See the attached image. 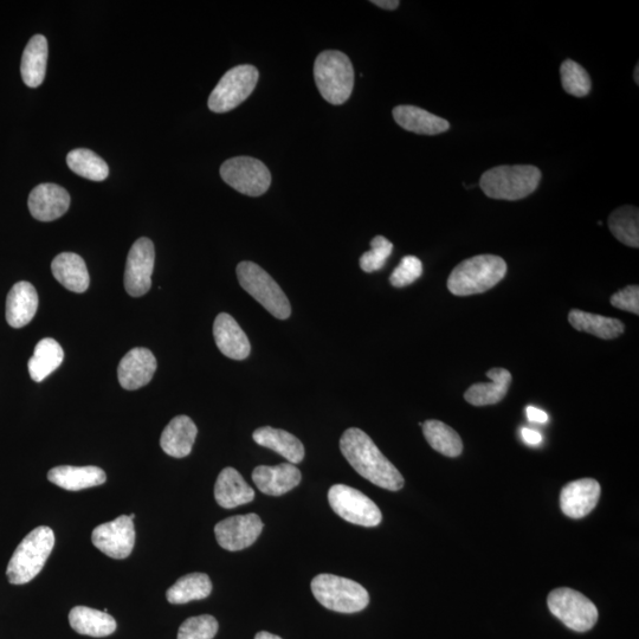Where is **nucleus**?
<instances>
[{
	"instance_id": "nucleus-1",
	"label": "nucleus",
	"mask_w": 639,
	"mask_h": 639,
	"mask_svg": "<svg viewBox=\"0 0 639 639\" xmlns=\"http://www.w3.org/2000/svg\"><path fill=\"white\" fill-rule=\"evenodd\" d=\"M340 449L353 469L367 481L391 492H398L404 487L402 474L363 430H346L341 436Z\"/></svg>"
},
{
	"instance_id": "nucleus-2",
	"label": "nucleus",
	"mask_w": 639,
	"mask_h": 639,
	"mask_svg": "<svg viewBox=\"0 0 639 639\" xmlns=\"http://www.w3.org/2000/svg\"><path fill=\"white\" fill-rule=\"evenodd\" d=\"M507 274V263L495 255H479L463 261L453 270L448 289L456 296H469L488 292Z\"/></svg>"
},
{
	"instance_id": "nucleus-3",
	"label": "nucleus",
	"mask_w": 639,
	"mask_h": 639,
	"mask_svg": "<svg viewBox=\"0 0 639 639\" xmlns=\"http://www.w3.org/2000/svg\"><path fill=\"white\" fill-rule=\"evenodd\" d=\"M55 546V533L47 526L30 532L16 548L6 570L9 582L24 585L35 579L43 570Z\"/></svg>"
},
{
	"instance_id": "nucleus-4",
	"label": "nucleus",
	"mask_w": 639,
	"mask_h": 639,
	"mask_svg": "<svg viewBox=\"0 0 639 639\" xmlns=\"http://www.w3.org/2000/svg\"><path fill=\"white\" fill-rule=\"evenodd\" d=\"M541 172L532 165L497 166L484 172L480 187L484 195L500 200H520L538 189Z\"/></svg>"
},
{
	"instance_id": "nucleus-5",
	"label": "nucleus",
	"mask_w": 639,
	"mask_h": 639,
	"mask_svg": "<svg viewBox=\"0 0 639 639\" xmlns=\"http://www.w3.org/2000/svg\"><path fill=\"white\" fill-rule=\"evenodd\" d=\"M314 77L322 98L332 105H342L353 92L354 69L350 58L341 51L327 50L316 57Z\"/></svg>"
},
{
	"instance_id": "nucleus-6",
	"label": "nucleus",
	"mask_w": 639,
	"mask_h": 639,
	"mask_svg": "<svg viewBox=\"0 0 639 639\" xmlns=\"http://www.w3.org/2000/svg\"><path fill=\"white\" fill-rule=\"evenodd\" d=\"M312 592L326 609L340 613L363 611L370 603L369 592L354 580L319 574L313 579Z\"/></svg>"
},
{
	"instance_id": "nucleus-7",
	"label": "nucleus",
	"mask_w": 639,
	"mask_h": 639,
	"mask_svg": "<svg viewBox=\"0 0 639 639\" xmlns=\"http://www.w3.org/2000/svg\"><path fill=\"white\" fill-rule=\"evenodd\" d=\"M236 271L245 292L253 296L276 319L289 318L292 307L287 295L266 270L254 262L244 261L238 264Z\"/></svg>"
},
{
	"instance_id": "nucleus-8",
	"label": "nucleus",
	"mask_w": 639,
	"mask_h": 639,
	"mask_svg": "<svg viewBox=\"0 0 639 639\" xmlns=\"http://www.w3.org/2000/svg\"><path fill=\"white\" fill-rule=\"evenodd\" d=\"M547 604L553 616L573 631H589L598 622L597 606L582 593L568 587L552 591L548 595Z\"/></svg>"
},
{
	"instance_id": "nucleus-9",
	"label": "nucleus",
	"mask_w": 639,
	"mask_h": 639,
	"mask_svg": "<svg viewBox=\"0 0 639 639\" xmlns=\"http://www.w3.org/2000/svg\"><path fill=\"white\" fill-rule=\"evenodd\" d=\"M258 77L257 68L250 64L230 69L212 90L208 102L210 111L227 113L240 106L254 92Z\"/></svg>"
},
{
	"instance_id": "nucleus-10",
	"label": "nucleus",
	"mask_w": 639,
	"mask_h": 639,
	"mask_svg": "<svg viewBox=\"0 0 639 639\" xmlns=\"http://www.w3.org/2000/svg\"><path fill=\"white\" fill-rule=\"evenodd\" d=\"M333 511L350 524L377 527L383 520L382 512L370 497L345 484H335L328 492Z\"/></svg>"
},
{
	"instance_id": "nucleus-11",
	"label": "nucleus",
	"mask_w": 639,
	"mask_h": 639,
	"mask_svg": "<svg viewBox=\"0 0 639 639\" xmlns=\"http://www.w3.org/2000/svg\"><path fill=\"white\" fill-rule=\"evenodd\" d=\"M221 177L225 183L249 197H260L271 184V174L261 160L250 157L232 158L222 165Z\"/></svg>"
},
{
	"instance_id": "nucleus-12",
	"label": "nucleus",
	"mask_w": 639,
	"mask_h": 639,
	"mask_svg": "<svg viewBox=\"0 0 639 639\" xmlns=\"http://www.w3.org/2000/svg\"><path fill=\"white\" fill-rule=\"evenodd\" d=\"M154 263L156 250L153 242L150 238H139L129 250L125 271L126 292L133 298H140L151 289Z\"/></svg>"
},
{
	"instance_id": "nucleus-13",
	"label": "nucleus",
	"mask_w": 639,
	"mask_h": 639,
	"mask_svg": "<svg viewBox=\"0 0 639 639\" xmlns=\"http://www.w3.org/2000/svg\"><path fill=\"white\" fill-rule=\"evenodd\" d=\"M93 545L113 559H126L135 544L133 520L127 515L119 516L107 524L96 527L92 534Z\"/></svg>"
},
{
	"instance_id": "nucleus-14",
	"label": "nucleus",
	"mask_w": 639,
	"mask_h": 639,
	"mask_svg": "<svg viewBox=\"0 0 639 639\" xmlns=\"http://www.w3.org/2000/svg\"><path fill=\"white\" fill-rule=\"evenodd\" d=\"M263 531V522L257 514L236 515L215 527L219 546L230 552L245 550L254 545Z\"/></svg>"
},
{
	"instance_id": "nucleus-15",
	"label": "nucleus",
	"mask_w": 639,
	"mask_h": 639,
	"mask_svg": "<svg viewBox=\"0 0 639 639\" xmlns=\"http://www.w3.org/2000/svg\"><path fill=\"white\" fill-rule=\"evenodd\" d=\"M158 367L157 359L147 348H133L120 361L119 383L125 390L141 389L151 382Z\"/></svg>"
},
{
	"instance_id": "nucleus-16",
	"label": "nucleus",
	"mask_w": 639,
	"mask_h": 639,
	"mask_svg": "<svg viewBox=\"0 0 639 639\" xmlns=\"http://www.w3.org/2000/svg\"><path fill=\"white\" fill-rule=\"evenodd\" d=\"M31 216L40 222H53L69 210L70 196L66 189L57 184H41L29 196Z\"/></svg>"
},
{
	"instance_id": "nucleus-17",
	"label": "nucleus",
	"mask_w": 639,
	"mask_h": 639,
	"mask_svg": "<svg viewBox=\"0 0 639 639\" xmlns=\"http://www.w3.org/2000/svg\"><path fill=\"white\" fill-rule=\"evenodd\" d=\"M600 484L593 479H583L568 483L561 490V511L568 518L579 520L589 515L598 505Z\"/></svg>"
},
{
	"instance_id": "nucleus-18",
	"label": "nucleus",
	"mask_w": 639,
	"mask_h": 639,
	"mask_svg": "<svg viewBox=\"0 0 639 639\" xmlns=\"http://www.w3.org/2000/svg\"><path fill=\"white\" fill-rule=\"evenodd\" d=\"M213 337L216 345L225 357L234 360L247 359L251 352L250 341L247 334L238 322L227 313L217 316L213 324Z\"/></svg>"
},
{
	"instance_id": "nucleus-19",
	"label": "nucleus",
	"mask_w": 639,
	"mask_h": 639,
	"mask_svg": "<svg viewBox=\"0 0 639 639\" xmlns=\"http://www.w3.org/2000/svg\"><path fill=\"white\" fill-rule=\"evenodd\" d=\"M253 481L263 494L281 496L298 487L302 480L301 471L292 463L279 466H260L253 471Z\"/></svg>"
},
{
	"instance_id": "nucleus-20",
	"label": "nucleus",
	"mask_w": 639,
	"mask_h": 639,
	"mask_svg": "<svg viewBox=\"0 0 639 639\" xmlns=\"http://www.w3.org/2000/svg\"><path fill=\"white\" fill-rule=\"evenodd\" d=\"M38 309V294L29 282H18L11 288L6 300V320L14 328H23L35 318Z\"/></svg>"
},
{
	"instance_id": "nucleus-21",
	"label": "nucleus",
	"mask_w": 639,
	"mask_h": 639,
	"mask_svg": "<svg viewBox=\"0 0 639 639\" xmlns=\"http://www.w3.org/2000/svg\"><path fill=\"white\" fill-rule=\"evenodd\" d=\"M215 499L222 508L232 509L253 501L255 492L236 469L225 468L215 484Z\"/></svg>"
},
{
	"instance_id": "nucleus-22",
	"label": "nucleus",
	"mask_w": 639,
	"mask_h": 639,
	"mask_svg": "<svg viewBox=\"0 0 639 639\" xmlns=\"http://www.w3.org/2000/svg\"><path fill=\"white\" fill-rule=\"evenodd\" d=\"M198 429L195 422L187 416L173 418L160 438L161 449L169 456L183 458L191 454L196 442Z\"/></svg>"
},
{
	"instance_id": "nucleus-23",
	"label": "nucleus",
	"mask_w": 639,
	"mask_h": 639,
	"mask_svg": "<svg viewBox=\"0 0 639 639\" xmlns=\"http://www.w3.org/2000/svg\"><path fill=\"white\" fill-rule=\"evenodd\" d=\"M51 271L62 286L73 293L87 292L90 277L85 260L74 253H63L51 263Z\"/></svg>"
},
{
	"instance_id": "nucleus-24",
	"label": "nucleus",
	"mask_w": 639,
	"mask_h": 639,
	"mask_svg": "<svg viewBox=\"0 0 639 639\" xmlns=\"http://www.w3.org/2000/svg\"><path fill=\"white\" fill-rule=\"evenodd\" d=\"M48 479L69 492H79V490L101 486L106 482L107 476L99 467L61 466L51 469Z\"/></svg>"
},
{
	"instance_id": "nucleus-25",
	"label": "nucleus",
	"mask_w": 639,
	"mask_h": 639,
	"mask_svg": "<svg viewBox=\"0 0 639 639\" xmlns=\"http://www.w3.org/2000/svg\"><path fill=\"white\" fill-rule=\"evenodd\" d=\"M393 118L405 131L421 135H437L450 128L447 120L415 106L396 107L393 109Z\"/></svg>"
},
{
	"instance_id": "nucleus-26",
	"label": "nucleus",
	"mask_w": 639,
	"mask_h": 639,
	"mask_svg": "<svg viewBox=\"0 0 639 639\" xmlns=\"http://www.w3.org/2000/svg\"><path fill=\"white\" fill-rule=\"evenodd\" d=\"M253 438L258 445L275 451L289 463L298 464L305 458V447L298 437L287 431L263 426L254 431Z\"/></svg>"
},
{
	"instance_id": "nucleus-27",
	"label": "nucleus",
	"mask_w": 639,
	"mask_h": 639,
	"mask_svg": "<svg viewBox=\"0 0 639 639\" xmlns=\"http://www.w3.org/2000/svg\"><path fill=\"white\" fill-rule=\"evenodd\" d=\"M490 383H477L470 386L464 399L474 406H487L500 403L506 397L512 384V374L506 369H492L487 372Z\"/></svg>"
},
{
	"instance_id": "nucleus-28",
	"label": "nucleus",
	"mask_w": 639,
	"mask_h": 639,
	"mask_svg": "<svg viewBox=\"0 0 639 639\" xmlns=\"http://www.w3.org/2000/svg\"><path fill=\"white\" fill-rule=\"evenodd\" d=\"M48 41L43 35L31 38L22 57V79L30 88L40 87L47 73Z\"/></svg>"
},
{
	"instance_id": "nucleus-29",
	"label": "nucleus",
	"mask_w": 639,
	"mask_h": 639,
	"mask_svg": "<svg viewBox=\"0 0 639 639\" xmlns=\"http://www.w3.org/2000/svg\"><path fill=\"white\" fill-rule=\"evenodd\" d=\"M69 623L77 634L90 637H107L116 630V622L111 615L87 606H76L71 610Z\"/></svg>"
},
{
	"instance_id": "nucleus-30",
	"label": "nucleus",
	"mask_w": 639,
	"mask_h": 639,
	"mask_svg": "<svg viewBox=\"0 0 639 639\" xmlns=\"http://www.w3.org/2000/svg\"><path fill=\"white\" fill-rule=\"evenodd\" d=\"M568 321L577 331L589 333L604 340L616 339L625 331L622 321L583 312L580 309H572L570 314H568Z\"/></svg>"
},
{
	"instance_id": "nucleus-31",
	"label": "nucleus",
	"mask_w": 639,
	"mask_h": 639,
	"mask_svg": "<svg viewBox=\"0 0 639 639\" xmlns=\"http://www.w3.org/2000/svg\"><path fill=\"white\" fill-rule=\"evenodd\" d=\"M63 360V348L56 340L51 338L41 340L29 360L28 369L31 379L36 383L43 382L62 365Z\"/></svg>"
},
{
	"instance_id": "nucleus-32",
	"label": "nucleus",
	"mask_w": 639,
	"mask_h": 639,
	"mask_svg": "<svg viewBox=\"0 0 639 639\" xmlns=\"http://www.w3.org/2000/svg\"><path fill=\"white\" fill-rule=\"evenodd\" d=\"M212 592V583L208 574L191 573L178 580L166 593L171 604H186L193 600L208 598Z\"/></svg>"
},
{
	"instance_id": "nucleus-33",
	"label": "nucleus",
	"mask_w": 639,
	"mask_h": 639,
	"mask_svg": "<svg viewBox=\"0 0 639 639\" xmlns=\"http://www.w3.org/2000/svg\"><path fill=\"white\" fill-rule=\"evenodd\" d=\"M423 434L430 447L447 457H457L462 454L463 443L460 435L449 425L440 421H426L423 423Z\"/></svg>"
},
{
	"instance_id": "nucleus-34",
	"label": "nucleus",
	"mask_w": 639,
	"mask_h": 639,
	"mask_svg": "<svg viewBox=\"0 0 639 639\" xmlns=\"http://www.w3.org/2000/svg\"><path fill=\"white\" fill-rule=\"evenodd\" d=\"M609 228L617 240L628 247L639 248V211L631 205L611 213Z\"/></svg>"
},
{
	"instance_id": "nucleus-35",
	"label": "nucleus",
	"mask_w": 639,
	"mask_h": 639,
	"mask_svg": "<svg viewBox=\"0 0 639 639\" xmlns=\"http://www.w3.org/2000/svg\"><path fill=\"white\" fill-rule=\"evenodd\" d=\"M69 169L82 178L102 182L107 179L109 167L105 160L86 148H77L67 157Z\"/></svg>"
},
{
	"instance_id": "nucleus-36",
	"label": "nucleus",
	"mask_w": 639,
	"mask_h": 639,
	"mask_svg": "<svg viewBox=\"0 0 639 639\" xmlns=\"http://www.w3.org/2000/svg\"><path fill=\"white\" fill-rule=\"evenodd\" d=\"M561 83L567 94L585 98L590 94L591 79L587 71L577 62L566 60L560 68Z\"/></svg>"
},
{
	"instance_id": "nucleus-37",
	"label": "nucleus",
	"mask_w": 639,
	"mask_h": 639,
	"mask_svg": "<svg viewBox=\"0 0 639 639\" xmlns=\"http://www.w3.org/2000/svg\"><path fill=\"white\" fill-rule=\"evenodd\" d=\"M217 631L218 622L215 617L210 615L191 617L180 626L178 639H213Z\"/></svg>"
},
{
	"instance_id": "nucleus-38",
	"label": "nucleus",
	"mask_w": 639,
	"mask_h": 639,
	"mask_svg": "<svg viewBox=\"0 0 639 639\" xmlns=\"http://www.w3.org/2000/svg\"><path fill=\"white\" fill-rule=\"evenodd\" d=\"M371 248L360 257V268L365 273H373L384 268L387 258L392 254L393 244L384 236H377L373 238Z\"/></svg>"
},
{
	"instance_id": "nucleus-39",
	"label": "nucleus",
	"mask_w": 639,
	"mask_h": 639,
	"mask_svg": "<svg viewBox=\"0 0 639 639\" xmlns=\"http://www.w3.org/2000/svg\"><path fill=\"white\" fill-rule=\"evenodd\" d=\"M423 274V264L416 256H406L393 271L390 282L393 287L404 288L417 281Z\"/></svg>"
},
{
	"instance_id": "nucleus-40",
	"label": "nucleus",
	"mask_w": 639,
	"mask_h": 639,
	"mask_svg": "<svg viewBox=\"0 0 639 639\" xmlns=\"http://www.w3.org/2000/svg\"><path fill=\"white\" fill-rule=\"evenodd\" d=\"M611 305L622 311L639 314V287L629 286L611 296Z\"/></svg>"
},
{
	"instance_id": "nucleus-41",
	"label": "nucleus",
	"mask_w": 639,
	"mask_h": 639,
	"mask_svg": "<svg viewBox=\"0 0 639 639\" xmlns=\"http://www.w3.org/2000/svg\"><path fill=\"white\" fill-rule=\"evenodd\" d=\"M527 418L533 423L545 424L548 422V415L545 411L534 408V406H527L526 409Z\"/></svg>"
},
{
	"instance_id": "nucleus-42",
	"label": "nucleus",
	"mask_w": 639,
	"mask_h": 639,
	"mask_svg": "<svg viewBox=\"0 0 639 639\" xmlns=\"http://www.w3.org/2000/svg\"><path fill=\"white\" fill-rule=\"evenodd\" d=\"M522 440L529 445H539L542 442V436L540 432L524 428L521 430Z\"/></svg>"
},
{
	"instance_id": "nucleus-43",
	"label": "nucleus",
	"mask_w": 639,
	"mask_h": 639,
	"mask_svg": "<svg viewBox=\"0 0 639 639\" xmlns=\"http://www.w3.org/2000/svg\"><path fill=\"white\" fill-rule=\"evenodd\" d=\"M371 3L384 10H396L400 4L398 0H373Z\"/></svg>"
},
{
	"instance_id": "nucleus-44",
	"label": "nucleus",
	"mask_w": 639,
	"mask_h": 639,
	"mask_svg": "<svg viewBox=\"0 0 639 639\" xmlns=\"http://www.w3.org/2000/svg\"><path fill=\"white\" fill-rule=\"evenodd\" d=\"M255 639H282V638L279 636L270 634V632L261 631V632H258Z\"/></svg>"
},
{
	"instance_id": "nucleus-45",
	"label": "nucleus",
	"mask_w": 639,
	"mask_h": 639,
	"mask_svg": "<svg viewBox=\"0 0 639 639\" xmlns=\"http://www.w3.org/2000/svg\"><path fill=\"white\" fill-rule=\"evenodd\" d=\"M634 77H635L636 85L638 86L639 85V64H637L636 66Z\"/></svg>"
},
{
	"instance_id": "nucleus-46",
	"label": "nucleus",
	"mask_w": 639,
	"mask_h": 639,
	"mask_svg": "<svg viewBox=\"0 0 639 639\" xmlns=\"http://www.w3.org/2000/svg\"><path fill=\"white\" fill-rule=\"evenodd\" d=\"M129 518H131L132 520H134V518H135V514H131V515H129Z\"/></svg>"
}]
</instances>
